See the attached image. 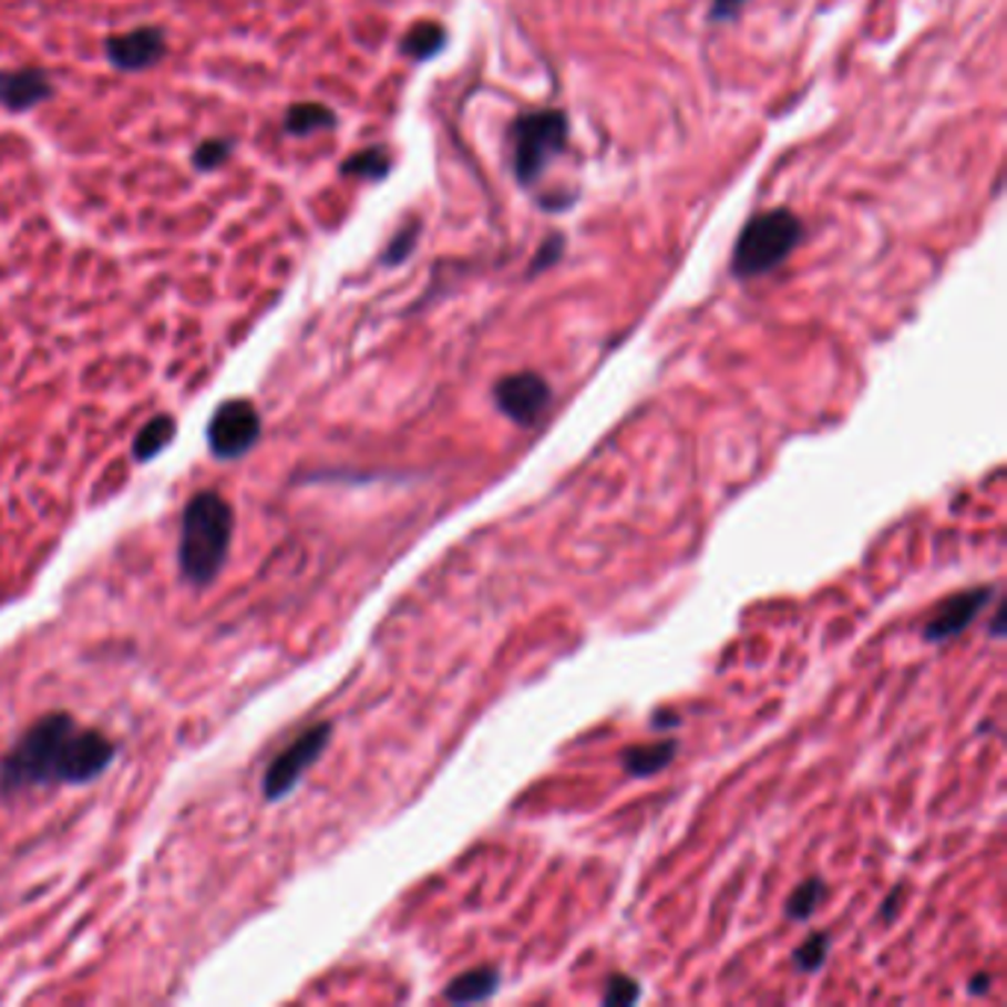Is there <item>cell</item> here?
<instances>
[{"mask_svg":"<svg viewBox=\"0 0 1007 1007\" xmlns=\"http://www.w3.org/2000/svg\"><path fill=\"white\" fill-rule=\"evenodd\" d=\"M996 597V588H969V592H960L955 597H948L937 612H934V618L925 624L922 629V636L931 645H943L948 638L960 636L969 624H973L978 615L984 612V606Z\"/></svg>","mask_w":1007,"mask_h":1007,"instance_id":"8","label":"cell"},{"mask_svg":"<svg viewBox=\"0 0 1007 1007\" xmlns=\"http://www.w3.org/2000/svg\"><path fill=\"white\" fill-rule=\"evenodd\" d=\"M562 251H565V237H562V234H553V237L541 246V251L535 255V260H532V273L538 275V273H544V269H549L553 264H558Z\"/></svg>","mask_w":1007,"mask_h":1007,"instance_id":"22","label":"cell"},{"mask_svg":"<svg viewBox=\"0 0 1007 1007\" xmlns=\"http://www.w3.org/2000/svg\"><path fill=\"white\" fill-rule=\"evenodd\" d=\"M904 898V893L902 890H895L893 893V898H886L884 902V907H881V916H884V919H893L895 916V911H898V902H902Z\"/></svg>","mask_w":1007,"mask_h":1007,"instance_id":"24","label":"cell"},{"mask_svg":"<svg viewBox=\"0 0 1007 1007\" xmlns=\"http://www.w3.org/2000/svg\"><path fill=\"white\" fill-rule=\"evenodd\" d=\"M822 895H824L822 881H819V877H810V881H804V884L798 886L795 893L789 895L787 916L789 919H810L815 907H819V902H822Z\"/></svg>","mask_w":1007,"mask_h":1007,"instance_id":"17","label":"cell"},{"mask_svg":"<svg viewBox=\"0 0 1007 1007\" xmlns=\"http://www.w3.org/2000/svg\"><path fill=\"white\" fill-rule=\"evenodd\" d=\"M234 154V140H222V136H213V140H204L193 154V163L198 172H213V168L225 166Z\"/></svg>","mask_w":1007,"mask_h":1007,"instance_id":"18","label":"cell"},{"mask_svg":"<svg viewBox=\"0 0 1007 1007\" xmlns=\"http://www.w3.org/2000/svg\"><path fill=\"white\" fill-rule=\"evenodd\" d=\"M804 237V225L795 213L769 210L757 213L742 228L733 246L736 278H760L778 269Z\"/></svg>","mask_w":1007,"mask_h":1007,"instance_id":"3","label":"cell"},{"mask_svg":"<svg viewBox=\"0 0 1007 1007\" xmlns=\"http://www.w3.org/2000/svg\"><path fill=\"white\" fill-rule=\"evenodd\" d=\"M417 234H420V222H408L405 228L399 230L397 237L390 239V246H388V251H384V257H381V264H388V266L402 264V260L414 251Z\"/></svg>","mask_w":1007,"mask_h":1007,"instance_id":"20","label":"cell"},{"mask_svg":"<svg viewBox=\"0 0 1007 1007\" xmlns=\"http://www.w3.org/2000/svg\"><path fill=\"white\" fill-rule=\"evenodd\" d=\"M641 999V984L636 978H629V975H612L609 978V990L603 996L606 1005H633V1001Z\"/></svg>","mask_w":1007,"mask_h":1007,"instance_id":"21","label":"cell"},{"mask_svg":"<svg viewBox=\"0 0 1007 1007\" xmlns=\"http://www.w3.org/2000/svg\"><path fill=\"white\" fill-rule=\"evenodd\" d=\"M571 124L562 110H535L512 124V172L521 186L541 181L553 160L565 151Z\"/></svg>","mask_w":1007,"mask_h":1007,"instance_id":"4","label":"cell"},{"mask_svg":"<svg viewBox=\"0 0 1007 1007\" xmlns=\"http://www.w3.org/2000/svg\"><path fill=\"white\" fill-rule=\"evenodd\" d=\"M260 438V414L246 399H228L219 411L213 414L207 425V443L210 452L222 461H234L246 455Z\"/></svg>","mask_w":1007,"mask_h":1007,"instance_id":"5","label":"cell"},{"mask_svg":"<svg viewBox=\"0 0 1007 1007\" xmlns=\"http://www.w3.org/2000/svg\"><path fill=\"white\" fill-rule=\"evenodd\" d=\"M494 402L517 425H535L553 402V388L538 372H514L496 381Z\"/></svg>","mask_w":1007,"mask_h":1007,"instance_id":"7","label":"cell"},{"mask_svg":"<svg viewBox=\"0 0 1007 1007\" xmlns=\"http://www.w3.org/2000/svg\"><path fill=\"white\" fill-rule=\"evenodd\" d=\"M113 760L115 744L104 733L53 712L39 718L0 762V792L16 795L33 787L92 783Z\"/></svg>","mask_w":1007,"mask_h":1007,"instance_id":"1","label":"cell"},{"mask_svg":"<svg viewBox=\"0 0 1007 1007\" xmlns=\"http://www.w3.org/2000/svg\"><path fill=\"white\" fill-rule=\"evenodd\" d=\"M104 51L119 71L151 69L166 56V33L160 27H136L131 33L110 35Z\"/></svg>","mask_w":1007,"mask_h":1007,"instance_id":"9","label":"cell"},{"mask_svg":"<svg viewBox=\"0 0 1007 1007\" xmlns=\"http://www.w3.org/2000/svg\"><path fill=\"white\" fill-rule=\"evenodd\" d=\"M744 0H712V21H727L742 9Z\"/></svg>","mask_w":1007,"mask_h":1007,"instance_id":"23","label":"cell"},{"mask_svg":"<svg viewBox=\"0 0 1007 1007\" xmlns=\"http://www.w3.org/2000/svg\"><path fill=\"white\" fill-rule=\"evenodd\" d=\"M234 535V512L213 491L193 496L181 523L177 562L189 583L210 585L219 576Z\"/></svg>","mask_w":1007,"mask_h":1007,"instance_id":"2","label":"cell"},{"mask_svg":"<svg viewBox=\"0 0 1007 1007\" xmlns=\"http://www.w3.org/2000/svg\"><path fill=\"white\" fill-rule=\"evenodd\" d=\"M1001 624H1005V612H996V620H993V636L999 638L1001 636Z\"/></svg>","mask_w":1007,"mask_h":1007,"instance_id":"25","label":"cell"},{"mask_svg":"<svg viewBox=\"0 0 1007 1007\" xmlns=\"http://www.w3.org/2000/svg\"><path fill=\"white\" fill-rule=\"evenodd\" d=\"M337 115L328 110L326 104H317V101H305V104H292L284 115V127L292 136H310V133L317 131H328V127H335Z\"/></svg>","mask_w":1007,"mask_h":1007,"instance_id":"13","label":"cell"},{"mask_svg":"<svg viewBox=\"0 0 1007 1007\" xmlns=\"http://www.w3.org/2000/svg\"><path fill=\"white\" fill-rule=\"evenodd\" d=\"M831 952V937L828 934H813L804 946L795 952V966L801 973H819Z\"/></svg>","mask_w":1007,"mask_h":1007,"instance_id":"19","label":"cell"},{"mask_svg":"<svg viewBox=\"0 0 1007 1007\" xmlns=\"http://www.w3.org/2000/svg\"><path fill=\"white\" fill-rule=\"evenodd\" d=\"M987 984H990V978H987V975H984V978L978 975V978L973 982V993H984V990H987Z\"/></svg>","mask_w":1007,"mask_h":1007,"instance_id":"26","label":"cell"},{"mask_svg":"<svg viewBox=\"0 0 1007 1007\" xmlns=\"http://www.w3.org/2000/svg\"><path fill=\"white\" fill-rule=\"evenodd\" d=\"M328 739H331V725H317L305 730L281 757H275L264 778V795L269 801H281L284 795H290L292 787L305 778V771L322 757Z\"/></svg>","mask_w":1007,"mask_h":1007,"instance_id":"6","label":"cell"},{"mask_svg":"<svg viewBox=\"0 0 1007 1007\" xmlns=\"http://www.w3.org/2000/svg\"><path fill=\"white\" fill-rule=\"evenodd\" d=\"M443 44H446V30L441 24H432V21L414 24L402 35V53L417 62L438 56L443 51Z\"/></svg>","mask_w":1007,"mask_h":1007,"instance_id":"14","label":"cell"},{"mask_svg":"<svg viewBox=\"0 0 1007 1007\" xmlns=\"http://www.w3.org/2000/svg\"><path fill=\"white\" fill-rule=\"evenodd\" d=\"M53 95V83L42 69L0 71V104L12 113L33 110Z\"/></svg>","mask_w":1007,"mask_h":1007,"instance_id":"10","label":"cell"},{"mask_svg":"<svg viewBox=\"0 0 1007 1007\" xmlns=\"http://www.w3.org/2000/svg\"><path fill=\"white\" fill-rule=\"evenodd\" d=\"M175 438V420L172 417H154L151 423H145L133 441V455L140 461L157 459L160 452L166 450L168 443Z\"/></svg>","mask_w":1007,"mask_h":1007,"instance_id":"15","label":"cell"},{"mask_svg":"<svg viewBox=\"0 0 1007 1007\" xmlns=\"http://www.w3.org/2000/svg\"><path fill=\"white\" fill-rule=\"evenodd\" d=\"M496 990H500V969H494V966H479V969H470V973L459 975V978L446 987L443 999L452 1001V1005H473V1001L491 999Z\"/></svg>","mask_w":1007,"mask_h":1007,"instance_id":"11","label":"cell"},{"mask_svg":"<svg viewBox=\"0 0 1007 1007\" xmlns=\"http://www.w3.org/2000/svg\"><path fill=\"white\" fill-rule=\"evenodd\" d=\"M340 172H343V175H352V177H367V181H381V177H388V172H390L388 148L372 145V148L358 151V154H352L349 160H343Z\"/></svg>","mask_w":1007,"mask_h":1007,"instance_id":"16","label":"cell"},{"mask_svg":"<svg viewBox=\"0 0 1007 1007\" xmlns=\"http://www.w3.org/2000/svg\"><path fill=\"white\" fill-rule=\"evenodd\" d=\"M674 757H677V744L674 742L638 744V748H629V751L620 757V765H624V771L633 774V778H650L656 771H662L665 765H671Z\"/></svg>","mask_w":1007,"mask_h":1007,"instance_id":"12","label":"cell"}]
</instances>
